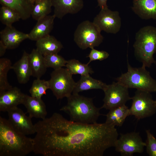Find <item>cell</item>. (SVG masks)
<instances>
[{
  "mask_svg": "<svg viewBox=\"0 0 156 156\" xmlns=\"http://www.w3.org/2000/svg\"><path fill=\"white\" fill-rule=\"evenodd\" d=\"M33 152L44 156H102L118 138L115 126L84 124L54 113L34 124Z\"/></svg>",
  "mask_w": 156,
  "mask_h": 156,
  "instance_id": "obj_1",
  "label": "cell"
},
{
  "mask_svg": "<svg viewBox=\"0 0 156 156\" xmlns=\"http://www.w3.org/2000/svg\"><path fill=\"white\" fill-rule=\"evenodd\" d=\"M15 129L0 116V156H25L33 152V138Z\"/></svg>",
  "mask_w": 156,
  "mask_h": 156,
  "instance_id": "obj_2",
  "label": "cell"
},
{
  "mask_svg": "<svg viewBox=\"0 0 156 156\" xmlns=\"http://www.w3.org/2000/svg\"><path fill=\"white\" fill-rule=\"evenodd\" d=\"M66 104L60 110L67 114L71 121L84 124H94L101 115V108L96 107L92 99L73 94L67 98Z\"/></svg>",
  "mask_w": 156,
  "mask_h": 156,
  "instance_id": "obj_3",
  "label": "cell"
},
{
  "mask_svg": "<svg viewBox=\"0 0 156 156\" xmlns=\"http://www.w3.org/2000/svg\"><path fill=\"white\" fill-rule=\"evenodd\" d=\"M133 47L142 66L150 67L155 63L153 55L156 52V27L148 25L140 28L136 33Z\"/></svg>",
  "mask_w": 156,
  "mask_h": 156,
  "instance_id": "obj_4",
  "label": "cell"
},
{
  "mask_svg": "<svg viewBox=\"0 0 156 156\" xmlns=\"http://www.w3.org/2000/svg\"><path fill=\"white\" fill-rule=\"evenodd\" d=\"M117 81L128 88L149 92H156V81L150 75L146 67H133L127 62V71L116 79Z\"/></svg>",
  "mask_w": 156,
  "mask_h": 156,
  "instance_id": "obj_5",
  "label": "cell"
},
{
  "mask_svg": "<svg viewBox=\"0 0 156 156\" xmlns=\"http://www.w3.org/2000/svg\"><path fill=\"white\" fill-rule=\"evenodd\" d=\"M101 31L93 22L86 20L77 26L74 34V40L80 49H91L99 46L104 38Z\"/></svg>",
  "mask_w": 156,
  "mask_h": 156,
  "instance_id": "obj_6",
  "label": "cell"
},
{
  "mask_svg": "<svg viewBox=\"0 0 156 156\" xmlns=\"http://www.w3.org/2000/svg\"><path fill=\"white\" fill-rule=\"evenodd\" d=\"M49 89L57 99L67 98L72 94L76 83L66 68H62L54 70L48 81Z\"/></svg>",
  "mask_w": 156,
  "mask_h": 156,
  "instance_id": "obj_7",
  "label": "cell"
},
{
  "mask_svg": "<svg viewBox=\"0 0 156 156\" xmlns=\"http://www.w3.org/2000/svg\"><path fill=\"white\" fill-rule=\"evenodd\" d=\"M131 105L129 108L130 116H134L138 119L150 117L156 112V103L150 93L137 90L131 98Z\"/></svg>",
  "mask_w": 156,
  "mask_h": 156,
  "instance_id": "obj_8",
  "label": "cell"
},
{
  "mask_svg": "<svg viewBox=\"0 0 156 156\" xmlns=\"http://www.w3.org/2000/svg\"><path fill=\"white\" fill-rule=\"evenodd\" d=\"M128 90V88L118 81L106 85L103 90L105 94L104 103L101 108L110 110L125 105L131 99Z\"/></svg>",
  "mask_w": 156,
  "mask_h": 156,
  "instance_id": "obj_9",
  "label": "cell"
},
{
  "mask_svg": "<svg viewBox=\"0 0 156 156\" xmlns=\"http://www.w3.org/2000/svg\"><path fill=\"white\" fill-rule=\"evenodd\" d=\"M146 145L139 133L133 132L121 134L114 147L116 151L122 156H132L134 153H142Z\"/></svg>",
  "mask_w": 156,
  "mask_h": 156,
  "instance_id": "obj_10",
  "label": "cell"
},
{
  "mask_svg": "<svg viewBox=\"0 0 156 156\" xmlns=\"http://www.w3.org/2000/svg\"><path fill=\"white\" fill-rule=\"evenodd\" d=\"M93 22L101 31L114 34L119 31L121 25L119 12L112 11L108 8L101 9L94 18Z\"/></svg>",
  "mask_w": 156,
  "mask_h": 156,
  "instance_id": "obj_11",
  "label": "cell"
},
{
  "mask_svg": "<svg viewBox=\"0 0 156 156\" xmlns=\"http://www.w3.org/2000/svg\"><path fill=\"white\" fill-rule=\"evenodd\" d=\"M7 112L9 121L20 132L26 135L36 133L35 126L32 123L31 118L26 116L21 109L16 107Z\"/></svg>",
  "mask_w": 156,
  "mask_h": 156,
  "instance_id": "obj_12",
  "label": "cell"
},
{
  "mask_svg": "<svg viewBox=\"0 0 156 156\" xmlns=\"http://www.w3.org/2000/svg\"><path fill=\"white\" fill-rule=\"evenodd\" d=\"M55 18L62 19L66 14L77 13L83 8V0H51Z\"/></svg>",
  "mask_w": 156,
  "mask_h": 156,
  "instance_id": "obj_13",
  "label": "cell"
},
{
  "mask_svg": "<svg viewBox=\"0 0 156 156\" xmlns=\"http://www.w3.org/2000/svg\"><path fill=\"white\" fill-rule=\"evenodd\" d=\"M25 95L16 87L0 93V111L7 112L18 105L23 104Z\"/></svg>",
  "mask_w": 156,
  "mask_h": 156,
  "instance_id": "obj_14",
  "label": "cell"
},
{
  "mask_svg": "<svg viewBox=\"0 0 156 156\" xmlns=\"http://www.w3.org/2000/svg\"><path fill=\"white\" fill-rule=\"evenodd\" d=\"M0 41L7 49L17 48L25 40L28 39V34L20 31L12 25L6 26L0 32Z\"/></svg>",
  "mask_w": 156,
  "mask_h": 156,
  "instance_id": "obj_15",
  "label": "cell"
},
{
  "mask_svg": "<svg viewBox=\"0 0 156 156\" xmlns=\"http://www.w3.org/2000/svg\"><path fill=\"white\" fill-rule=\"evenodd\" d=\"M55 16L48 15L37 21V22L28 34V39L34 41L49 34L53 29Z\"/></svg>",
  "mask_w": 156,
  "mask_h": 156,
  "instance_id": "obj_16",
  "label": "cell"
},
{
  "mask_svg": "<svg viewBox=\"0 0 156 156\" xmlns=\"http://www.w3.org/2000/svg\"><path fill=\"white\" fill-rule=\"evenodd\" d=\"M132 9L144 20H156V0H133Z\"/></svg>",
  "mask_w": 156,
  "mask_h": 156,
  "instance_id": "obj_17",
  "label": "cell"
},
{
  "mask_svg": "<svg viewBox=\"0 0 156 156\" xmlns=\"http://www.w3.org/2000/svg\"><path fill=\"white\" fill-rule=\"evenodd\" d=\"M23 104L27 110L29 116L43 119L47 114L46 106L41 98H38L25 94Z\"/></svg>",
  "mask_w": 156,
  "mask_h": 156,
  "instance_id": "obj_18",
  "label": "cell"
},
{
  "mask_svg": "<svg viewBox=\"0 0 156 156\" xmlns=\"http://www.w3.org/2000/svg\"><path fill=\"white\" fill-rule=\"evenodd\" d=\"M15 73L18 81L20 84H25L32 76L29 59V54L24 51L21 58L12 67Z\"/></svg>",
  "mask_w": 156,
  "mask_h": 156,
  "instance_id": "obj_19",
  "label": "cell"
},
{
  "mask_svg": "<svg viewBox=\"0 0 156 156\" xmlns=\"http://www.w3.org/2000/svg\"><path fill=\"white\" fill-rule=\"evenodd\" d=\"M36 42V49L43 56L58 53L63 48L60 42L50 35Z\"/></svg>",
  "mask_w": 156,
  "mask_h": 156,
  "instance_id": "obj_20",
  "label": "cell"
},
{
  "mask_svg": "<svg viewBox=\"0 0 156 156\" xmlns=\"http://www.w3.org/2000/svg\"><path fill=\"white\" fill-rule=\"evenodd\" d=\"M0 3L1 5L9 7L17 12L22 20L31 16L34 4L29 0H0Z\"/></svg>",
  "mask_w": 156,
  "mask_h": 156,
  "instance_id": "obj_21",
  "label": "cell"
},
{
  "mask_svg": "<svg viewBox=\"0 0 156 156\" xmlns=\"http://www.w3.org/2000/svg\"><path fill=\"white\" fill-rule=\"evenodd\" d=\"M29 59L32 76L40 78L45 73L47 68L44 56L36 49H34L29 54Z\"/></svg>",
  "mask_w": 156,
  "mask_h": 156,
  "instance_id": "obj_22",
  "label": "cell"
},
{
  "mask_svg": "<svg viewBox=\"0 0 156 156\" xmlns=\"http://www.w3.org/2000/svg\"><path fill=\"white\" fill-rule=\"evenodd\" d=\"M109 110L106 115L105 122L115 126H121L127 117L130 116L129 108L125 104Z\"/></svg>",
  "mask_w": 156,
  "mask_h": 156,
  "instance_id": "obj_23",
  "label": "cell"
},
{
  "mask_svg": "<svg viewBox=\"0 0 156 156\" xmlns=\"http://www.w3.org/2000/svg\"><path fill=\"white\" fill-rule=\"evenodd\" d=\"M107 84L101 80L94 79L90 75L81 76L76 84L72 94H78L84 91L94 89L103 90Z\"/></svg>",
  "mask_w": 156,
  "mask_h": 156,
  "instance_id": "obj_24",
  "label": "cell"
},
{
  "mask_svg": "<svg viewBox=\"0 0 156 156\" xmlns=\"http://www.w3.org/2000/svg\"><path fill=\"white\" fill-rule=\"evenodd\" d=\"M52 4L51 0H42L35 3L31 12V16L37 21L51 12Z\"/></svg>",
  "mask_w": 156,
  "mask_h": 156,
  "instance_id": "obj_25",
  "label": "cell"
},
{
  "mask_svg": "<svg viewBox=\"0 0 156 156\" xmlns=\"http://www.w3.org/2000/svg\"><path fill=\"white\" fill-rule=\"evenodd\" d=\"M88 65L83 64L78 60L73 59L67 61L66 67L72 75L79 74L81 76H88L94 72Z\"/></svg>",
  "mask_w": 156,
  "mask_h": 156,
  "instance_id": "obj_26",
  "label": "cell"
},
{
  "mask_svg": "<svg viewBox=\"0 0 156 156\" xmlns=\"http://www.w3.org/2000/svg\"><path fill=\"white\" fill-rule=\"evenodd\" d=\"M12 67L10 60L5 58L0 59V93L12 87L7 79L8 73L10 70L12 69Z\"/></svg>",
  "mask_w": 156,
  "mask_h": 156,
  "instance_id": "obj_27",
  "label": "cell"
},
{
  "mask_svg": "<svg viewBox=\"0 0 156 156\" xmlns=\"http://www.w3.org/2000/svg\"><path fill=\"white\" fill-rule=\"evenodd\" d=\"M21 19L19 14L12 9L1 5L0 9V21L6 26H11Z\"/></svg>",
  "mask_w": 156,
  "mask_h": 156,
  "instance_id": "obj_28",
  "label": "cell"
},
{
  "mask_svg": "<svg viewBox=\"0 0 156 156\" xmlns=\"http://www.w3.org/2000/svg\"><path fill=\"white\" fill-rule=\"evenodd\" d=\"M48 89H49L48 81L36 78L33 81L29 92L31 96L41 99L44 95L46 94Z\"/></svg>",
  "mask_w": 156,
  "mask_h": 156,
  "instance_id": "obj_29",
  "label": "cell"
},
{
  "mask_svg": "<svg viewBox=\"0 0 156 156\" xmlns=\"http://www.w3.org/2000/svg\"><path fill=\"white\" fill-rule=\"evenodd\" d=\"M47 68H52L56 70L66 66L67 60L58 53L44 56Z\"/></svg>",
  "mask_w": 156,
  "mask_h": 156,
  "instance_id": "obj_30",
  "label": "cell"
},
{
  "mask_svg": "<svg viewBox=\"0 0 156 156\" xmlns=\"http://www.w3.org/2000/svg\"><path fill=\"white\" fill-rule=\"evenodd\" d=\"M147 139L146 143V152L150 156H156V139L149 130L146 131Z\"/></svg>",
  "mask_w": 156,
  "mask_h": 156,
  "instance_id": "obj_31",
  "label": "cell"
},
{
  "mask_svg": "<svg viewBox=\"0 0 156 156\" xmlns=\"http://www.w3.org/2000/svg\"><path fill=\"white\" fill-rule=\"evenodd\" d=\"M109 54L107 52L104 51H99L94 48L91 49V50L87 56L89 58L88 64L91 62L95 60L102 61L107 58Z\"/></svg>",
  "mask_w": 156,
  "mask_h": 156,
  "instance_id": "obj_32",
  "label": "cell"
},
{
  "mask_svg": "<svg viewBox=\"0 0 156 156\" xmlns=\"http://www.w3.org/2000/svg\"><path fill=\"white\" fill-rule=\"evenodd\" d=\"M98 6L101 9H105L108 8L107 5V0H97Z\"/></svg>",
  "mask_w": 156,
  "mask_h": 156,
  "instance_id": "obj_33",
  "label": "cell"
},
{
  "mask_svg": "<svg viewBox=\"0 0 156 156\" xmlns=\"http://www.w3.org/2000/svg\"><path fill=\"white\" fill-rule=\"evenodd\" d=\"M7 49L6 46L0 40V57L3 56L5 53L6 49Z\"/></svg>",
  "mask_w": 156,
  "mask_h": 156,
  "instance_id": "obj_34",
  "label": "cell"
},
{
  "mask_svg": "<svg viewBox=\"0 0 156 156\" xmlns=\"http://www.w3.org/2000/svg\"><path fill=\"white\" fill-rule=\"evenodd\" d=\"M42 0H29L33 4H34V3L39 1H41Z\"/></svg>",
  "mask_w": 156,
  "mask_h": 156,
  "instance_id": "obj_35",
  "label": "cell"
},
{
  "mask_svg": "<svg viewBox=\"0 0 156 156\" xmlns=\"http://www.w3.org/2000/svg\"><path fill=\"white\" fill-rule=\"evenodd\" d=\"M155 102H156V100H155Z\"/></svg>",
  "mask_w": 156,
  "mask_h": 156,
  "instance_id": "obj_36",
  "label": "cell"
}]
</instances>
